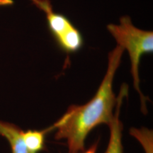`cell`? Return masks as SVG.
Masks as SVG:
<instances>
[{"label":"cell","mask_w":153,"mask_h":153,"mask_svg":"<svg viewBox=\"0 0 153 153\" xmlns=\"http://www.w3.org/2000/svg\"><path fill=\"white\" fill-rule=\"evenodd\" d=\"M128 87L126 85H122L118 100L115 107L114 117L108 123L110 128V137L108 146L104 153H123V145H122V131L123 125L119 119L120 107H121L123 99L127 95Z\"/></svg>","instance_id":"obj_4"},{"label":"cell","mask_w":153,"mask_h":153,"mask_svg":"<svg viewBox=\"0 0 153 153\" xmlns=\"http://www.w3.org/2000/svg\"><path fill=\"white\" fill-rule=\"evenodd\" d=\"M53 129H55V128L52 125L48 128L42 131L28 130L24 131L23 137L27 148L33 153H38L43 150L45 148V135Z\"/></svg>","instance_id":"obj_6"},{"label":"cell","mask_w":153,"mask_h":153,"mask_svg":"<svg viewBox=\"0 0 153 153\" xmlns=\"http://www.w3.org/2000/svg\"><path fill=\"white\" fill-rule=\"evenodd\" d=\"M14 4L12 0H0V7H4V6H11Z\"/></svg>","instance_id":"obj_9"},{"label":"cell","mask_w":153,"mask_h":153,"mask_svg":"<svg viewBox=\"0 0 153 153\" xmlns=\"http://www.w3.org/2000/svg\"><path fill=\"white\" fill-rule=\"evenodd\" d=\"M107 29L115 38L117 45L128 53L133 85L139 94L141 108L145 114L147 113L146 98L140 89L139 65L143 55L153 52V32L136 28L128 16L120 17L119 24H108Z\"/></svg>","instance_id":"obj_2"},{"label":"cell","mask_w":153,"mask_h":153,"mask_svg":"<svg viewBox=\"0 0 153 153\" xmlns=\"http://www.w3.org/2000/svg\"><path fill=\"white\" fill-rule=\"evenodd\" d=\"M124 49L120 45L111 51L105 76L95 95L86 104L72 105L53 124L55 139L65 140L68 153L85 150V140L89 133L100 124L108 125L114 117L118 97L114 92L113 82L120 64Z\"/></svg>","instance_id":"obj_1"},{"label":"cell","mask_w":153,"mask_h":153,"mask_svg":"<svg viewBox=\"0 0 153 153\" xmlns=\"http://www.w3.org/2000/svg\"><path fill=\"white\" fill-rule=\"evenodd\" d=\"M130 133L140 143L145 153H153V134L152 131L146 128L140 129L131 128Z\"/></svg>","instance_id":"obj_7"},{"label":"cell","mask_w":153,"mask_h":153,"mask_svg":"<svg viewBox=\"0 0 153 153\" xmlns=\"http://www.w3.org/2000/svg\"><path fill=\"white\" fill-rule=\"evenodd\" d=\"M97 147H98V142L95 143L87 150H84L83 152H81L79 153H97Z\"/></svg>","instance_id":"obj_8"},{"label":"cell","mask_w":153,"mask_h":153,"mask_svg":"<svg viewBox=\"0 0 153 153\" xmlns=\"http://www.w3.org/2000/svg\"><path fill=\"white\" fill-rule=\"evenodd\" d=\"M36 7L45 12L48 26L57 45L64 52L73 53L83 46L82 33L64 15L55 13L50 0H30Z\"/></svg>","instance_id":"obj_3"},{"label":"cell","mask_w":153,"mask_h":153,"mask_svg":"<svg viewBox=\"0 0 153 153\" xmlns=\"http://www.w3.org/2000/svg\"><path fill=\"white\" fill-rule=\"evenodd\" d=\"M23 133L24 131L15 124L0 120V135L7 140L11 153H33L25 144Z\"/></svg>","instance_id":"obj_5"}]
</instances>
